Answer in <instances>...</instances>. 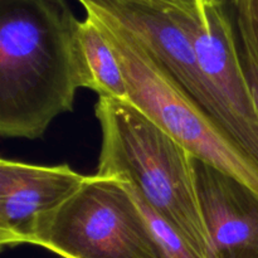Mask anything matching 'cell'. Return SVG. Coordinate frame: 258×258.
I'll use <instances>...</instances> for the list:
<instances>
[{
	"label": "cell",
	"mask_w": 258,
	"mask_h": 258,
	"mask_svg": "<svg viewBox=\"0 0 258 258\" xmlns=\"http://www.w3.org/2000/svg\"><path fill=\"white\" fill-rule=\"evenodd\" d=\"M81 23L66 0H0L2 138H42L78 88L93 91Z\"/></svg>",
	"instance_id": "1"
},
{
	"label": "cell",
	"mask_w": 258,
	"mask_h": 258,
	"mask_svg": "<svg viewBox=\"0 0 258 258\" xmlns=\"http://www.w3.org/2000/svg\"><path fill=\"white\" fill-rule=\"evenodd\" d=\"M95 113L102 133L97 175L127 183L197 253L209 258L193 155L128 101L100 96Z\"/></svg>",
	"instance_id": "2"
},
{
	"label": "cell",
	"mask_w": 258,
	"mask_h": 258,
	"mask_svg": "<svg viewBox=\"0 0 258 258\" xmlns=\"http://www.w3.org/2000/svg\"><path fill=\"white\" fill-rule=\"evenodd\" d=\"M30 244L62 258H166L127 183L97 174L40 219Z\"/></svg>",
	"instance_id": "3"
},
{
	"label": "cell",
	"mask_w": 258,
	"mask_h": 258,
	"mask_svg": "<svg viewBox=\"0 0 258 258\" xmlns=\"http://www.w3.org/2000/svg\"><path fill=\"white\" fill-rule=\"evenodd\" d=\"M100 28L125 75L128 102L173 136L196 158L231 174L258 193V166L197 107L158 63L120 28L86 14Z\"/></svg>",
	"instance_id": "4"
},
{
	"label": "cell",
	"mask_w": 258,
	"mask_h": 258,
	"mask_svg": "<svg viewBox=\"0 0 258 258\" xmlns=\"http://www.w3.org/2000/svg\"><path fill=\"white\" fill-rule=\"evenodd\" d=\"M86 14L120 28L134 38L191 102L237 145L233 123L199 70L186 13L156 0H78ZM238 146V145H237Z\"/></svg>",
	"instance_id": "5"
},
{
	"label": "cell",
	"mask_w": 258,
	"mask_h": 258,
	"mask_svg": "<svg viewBox=\"0 0 258 258\" xmlns=\"http://www.w3.org/2000/svg\"><path fill=\"white\" fill-rule=\"evenodd\" d=\"M85 175L67 164L35 165L0 160V244H30L38 223L64 203Z\"/></svg>",
	"instance_id": "6"
},
{
	"label": "cell",
	"mask_w": 258,
	"mask_h": 258,
	"mask_svg": "<svg viewBox=\"0 0 258 258\" xmlns=\"http://www.w3.org/2000/svg\"><path fill=\"white\" fill-rule=\"evenodd\" d=\"M209 258H258V193L231 174L193 156Z\"/></svg>",
	"instance_id": "7"
},
{
	"label": "cell",
	"mask_w": 258,
	"mask_h": 258,
	"mask_svg": "<svg viewBox=\"0 0 258 258\" xmlns=\"http://www.w3.org/2000/svg\"><path fill=\"white\" fill-rule=\"evenodd\" d=\"M80 39L93 91L103 97L128 101V88L120 62L100 28L90 17L81 23Z\"/></svg>",
	"instance_id": "8"
},
{
	"label": "cell",
	"mask_w": 258,
	"mask_h": 258,
	"mask_svg": "<svg viewBox=\"0 0 258 258\" xmlns=\"http://www.w3.org/2000/svg\"><path fill=\"white\" fill-rule=\"evenodd\" d=\"M258 62V0H207Z\"/></svg>",
	"instance_id": "9"
},
{
	"label": "cell",
	"mask_w": 258,
	"mask_h": 258,
	"mask_svg": "<svg viewBox=\"0 0 258 258\" xmlns=\"http://www.w3.org/2000/svg\"><path fill=\"white\" fill-rule=\"evenodd\" d=\"M128 185V184H127ZM131 193H133L134 198L138 202L139 207L141 208V211L144 212V214L148 218L149 224H150L151 229H153L154 234L158 238L159 243L161 244V247L165 251L166 258H204L201 254L197 253L183 238L178 234V232L173 228L171 226H169L166 223V221H164L155 211H154L151 207H149L138 194L135 193L133 188L128 185Z\"/></svg>",
	"instance_id": "10"
},
{
	"label": "cell",
	"mask_w": 258,
	"mask_h": 258,
	"mask_svg": "<svg viewBox=\"0 0 258 258\" xmlns=\"http://www.w3.org/2000/svg\"><path fill=\"white\" fill-rule=\"evenodd\" d=\"M217 14H218V13H217ZM222 22L224 23V20L222 19ZM224 25L227 27L229 35H231L232 40H233L234 49H236L237 57H238L239 64H241V68H242V72H243L244 78H246L247 86H248L249 88L252 100H253L254 108H256L257 115H258V62L256 57L253 55V53L251 52V49L247 47L246 43H244L241 38L237 37L226 23H224Z\"/></svg>",
	"instance_id": "11"
},
{
	"label": "cell",
	"mask_w": 258,
	"mask_h": 258,
	"mask_svg": "<svg viewBox=\"0 0 258 258\" xmlns=\"http://www.w3.org/2000/svg\"><path fill=\"white\" fill-rule=\"evenodd\" d=\"M159 3L169 5V7L176 8L197 19L206 18L204 13V0H156Z\"/></svg>",
	"instance_id": "12"
}]
</instances>
